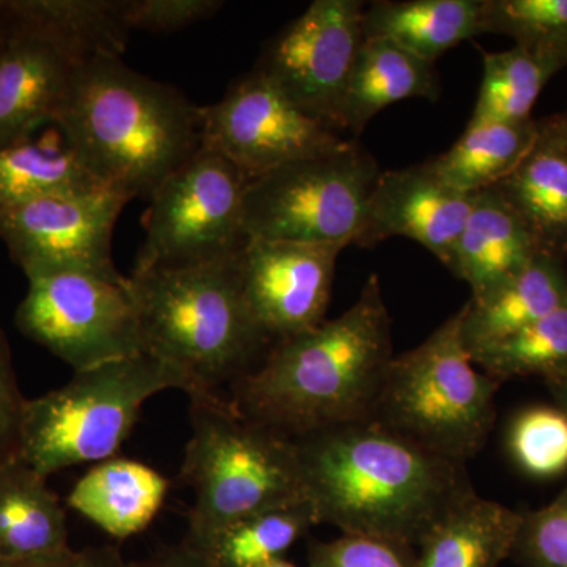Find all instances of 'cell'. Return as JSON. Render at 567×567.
<instances>
[{
    "mask_svg": "<svg viewBox=\"0 0 567 567\" xmlns=\"http://www.w3.org/2000/svg\"><path fill=\"white\" fill-rule=\"evenodd\" d=\"M495 188L520 216L537 248L563 259L567 254V128L561 115L537 121L533 147Z\"/></svg>",
    "mask_w": 567,
    "mask_h": 567,
    "instance_id": "ac0fdd59",
    "label": "cell"
},
{
    "mask_svg": "<svg viewBox=\"0 0 567 567\" xmlns=\"http://www.w3.org/2000/svg\"><path fill=\"white\" fill-rule=\"evenodd\" d=\"M546 385L551 398H554V404L559 406L567 415V377L546 380Z\"/></svg>",
    "mask_w": 567,
    "mask_h": 567,
    "instance_id": "ab89813d",
    "label": "cell"
},
{
    "mask_svg": "<svg viewBox=\"0 0 567 567\" xmlns=\"http://www.w3.org/2000/svg\"><path fill=\"white\" fill-rule=\"evenodd\" d=\"M537 121L468 123L456 144L429 159L436 174L465 194L495 188L516 171L536 140Z\"/></svg>",
    "mask_w": 567,
    "mask_h": 567,
    "instance_id": "484cf974",
    "label": "cell"
},
{
    "mask_svg": "<svg viewBox=\"0 0 567 567\" xmlns=\"http://www.w3.org/2000/svg\"><path fill=\"white\" fill-rule=\"evenodd\" d=\"M567 305V270L561 257L540 251L525 270L484 300H468L462 338L470 354L524 330Z\"/></svg>",
    "mask_w": 567,
    "mask_h": 567,
    "instance_id": "44dd1931",
    "label": "cell"
},
{
    "mask_svg": "<svg viewBox=\"0 0 567 567\" xmlns=\"http://www.w3.org/2000/svg\"><path fill=\"white\" fill-rule=\"evenodd\" d=\"M317 517L308 499L241 518L216 537L205 557L215 567H262L284 558Z\"/></svg>",
    "mask_w": 567,
    "mask_h": 567,
    "instance_id": "f1b7e54d",
    "label": "cell"
},
{
    "mask_svg": "<svg viewBox=\"0 0 567 567\" xmlns=\"http://www.w3.org/2000/svg\"><path fill=\"white\" fill-rule=\"evenodd\" d=\"M561 118H563V123H565L566 128H567V111L565 112V114H561Z\"/></svg>",
    "mask_w": 567,
    "mask_h": 567,
    "instance_id": "7bdbcfd3",
    "label": "cell"
},
{
    "mask_svg": "<svg viewBox=\"0 0 567 567\" xmlns=\"http://www.w3.org/2000/svg\"><path fill=\"white\" fill-rule=\"evenodd\" d=\"M364 7L361 0H316L267 44L256 65L298 110L333 130L364 41Z\"/></svg>",
    "mask_w": 567,
    "mask_h": 567,
    "instance_id": "7c38bea8",
    "label": "cell"
},
{
    "mask_svg": "<svg viewBox=\"0 0 567 567\" xmlns=\"http://www.w3.org/2000/svg\"><path fill=\"white\" fill-rule=\"evenodd\" d=\"M249 178L221 153L200 145L152 194L134 270L177 268L238 256L246 244Z\"/></svg>",
    "mask_w": 567,
    "mask_h": 567,
    "instance_id": "9c48e42d",
    "label": "cell"
},
{
    "mask_svg": "<svg viewBox=\"0 0 567 567\" xmlns=\"http://www.w3.org/2000/svg\"><path fill=\"white\" fill-rule=\"evenodd\" d=\"M309 567H417L415 547L395 540L342 535L309 547Z\"/></svg>",
    "mask_w": 567,
    "mask_h": 567,
    "instance_id": "836d02e7",
    "label": "cell"
},
{
    "mask_svg": "<svg viewBox=\"0 0 567 567\" xmlns=\"http://www.w3.org/2000/svg\"><path fill=\"white\" fill-rule=\"evenodd\" d=\"M473 197L475 194L447 185L429 162L382 171L354 245L371 248L388 238H410L447 268L472 210Z\"/></svg>",
    "mask_w": 567,
    "mask_h": 567,
    "instance_id": "9a60e30c",
    "label": "cell"
},
{
    "mask_svg": "<svg viewBox=\"0 0 567 567\" xmlns=\"http://www.w3.org/2000/svg\"><path fill=\"white\" fill-rule=\"evenodd\" d=\"M540 252L528 227L496 188L473 197L472 210L458 237L451 271L480 301L520 274Z\"/></svg>",
    "mask_w": 567,
    "mask_h": 567,
    "instance_id": "e0dca14e",
    "label": "cell"
},
{
    "mask_svg": "<svg viewBox=\"0 0 567 567\" xmlns=\"http://www.w3.org/2000/svg\"><path fill=\"white\" fill-rule=\"evenodd\" d=\"M506 451L518 472L536 481L567 475V415L555 404L529 405L507 425Z\"/></svg>",
    "mask_w": 567,
    "mask_h": 567,
    "instance_id": "4dcf8cb0",
    "label": "cell"
},
{
    "mask_svg": "<svg viewBox=\"0 0 567 567\" xmlns=\"http://www.w3.org/2000/svg\"><path fill=\"white\" fill-rule=\"evenodd\" d=\"M380 173L374 156L347 140L336 151L252 178L245 193L246 240L354 244Z\"/></svg>",
    "mask_w": 567,
    "mask_h": 567,
    "instance_id": "ba28073f",
    "label": "cell"
},
{
    "mask_svg": "<svg viewBox=\"0 0 567 567\" xmlns=\"http://www.w3.org/2000/svg\"><path fill=\"white\" fill-rule=\"evenodd\" d=\"M132 567H215L210 559L196 548L182 543L181 546L164 548L152 558L134 563Z\"/></svg>",
    "mask_w": 567,
    "mask_h": 567,
    "instance_id": "8d00e7d4",
    "label": "cell"
},
{
    "mask_svg": "<svg viewBox=\"0 0 567 567\" xmlns=\"http://www.w3.org/2000/svg\"><path fill=\"white\" fill-rule=\"evenodd\" d=\"M565 66L522 47L483 52V81L468 123L532 121L537 96Z\"/></svg>",
    "mask_w": 567,
    "mask_h": 567,
    "instance_id": "83f0119b",
    "label": "cell"
},
{
    "mask_svg": "<svg viewBox=\"0 0 567 567\" xmlns=\"http://www.w3.org/2000/svg\"><path fill=\"white\" fill-rule=\"evenodd\" d=\"M317 524L342 535L417 547L458 503L476 494L464 462L440 456L372 420L293 439Z\"/></svg>",
    "mask_w": 567,
    "mask_h": 567,
    "instance_id": "6da1fadb",
    "label": "cell"
},
{
    "mask_svg": "<svg viewBox=\"0 0 567 567\" xmlns=\"http://www.w3.org/2000/svg\"><path fill=\"white\" fill-rule=\"evenodd\" d=\"M52 125L103 188L128 200L151 199L203 145V107L111 55L80 62Z\"/></svg>",
    "mask_w": 567,
    "mask_h": 567,
    "instance_id": "3957f363",
    "label": "cell"
},
{
    "mask_svg": "<svg viewBox=\"0 0 567 567\" xmlns=\"http://www.w3.org/2000/svg\"><path fill=\"white\" fill-rule=\"evenodd\" d=\"M439 95L434 63L416 58L393 41L364 39L339 103L334 128L360 136L365 125L391 104L410 99L434 102Z\"/></svg>",
    "mask_w": 567,
    "mask_h": 567,
    "instance_id": "d6986e66",
    "label": "cell"
},
{
    "mask_svg": "<svg viewBox=\"0 0 567 567\" xmlns=\"http://www.w3.org/2000/svg\"><path fill=\"white\" fill-rule=\"evenodd\" d=\"M185 380L151 354L74 372L66 385L25 399L18 457L50 477L61 470L115 457L142 406Z\"/></svg>",
    "mask_w": 567,
    "mask_h": 567,
    "instance_id": "52a82bcc",
    "label": "cell"
},
{
    "mask_svg": "<svg viewBox=\"0 0 567 567\" xmlns=\"http://www.w3.org/2000/svg\"><path fill=\"white\" fill-rule=\"evenodd\" d=\"M483 32L567 66V0H484Z\"/></svg>",
    "mask_w": 567,
    "mask_h": 567,
    "instance_id": "1f68e13d",
    "label": "cell"
},
{
    "mask_svg": "<svg viewBox=\"0 0 567 567\" xmlns=\"http://www.w3.org/2000/svg\"><path fill=\"white\" fill-rule=\"evenodd\" d=\"M61 499L20 457L0 464V559L55 554L69 548Z\"/></svg>",
    "mask_w": 567,
    "mask_h": 567,
    "instance_id": "cb8c5ba5",
    "label": "cell"
},
{
    "mask_svg": "<svg viewBox=\"0 0 567 567\" xmlns=\"http://www.w3.org/2000/svg\"><path fill=\"white\" fill-rule=\"evenodd\" d=\"M24 404L25 398L18 386L10 344L0 328V464L18 457Z\"/></svg>",
    "mask_w": 567,
    "mask_h": 567,
    "instance_id": "d590c367",
    "label": "cell"
},
{
    "mask_svg": "<svg viewBox=\"0 0 567 567\" xmlns=\"http://www.w3.org/2000/svg\"><path fill=\"white\" fill-rule=\"evenodd\" d=\"M341 246L246 240L238 256L241 292L271 344L324 320Z\"/></svg>",
    "mask_w": 567,
    "mask_h": 567,
    "instance_id": "5bb4252c",
    "label": "cell"
},
{
    "mask_svg": "<svg viewBox=\"0 0 567 567\" xmlns=\"http://www.w3.org/2000/svg\"><path fill=\"white\" fill-rule=\"evenodd\" d=\"M0 51V148L32 140L69 91L80 59L41 25L3 9Z\"/></svg>",
    "mask_w": 567,
    "mask_h": 567,
    "instance_id": "2e32d148",
    "label": "cell"
},
{
    "mask_svg": "<svg viewBox=\"0 0 567 567\" xmlns=\"http://www.w3.org/2000/svg\"><path fill=\"white\" fill-rule=\"evenodd\" d=\"M473 363L496 382L539 375L567 377V305L517 333L472 354Z\"/></svg>",
    "mask_w": 567,
    "mask_h": 567,
    "instance_id": "f546056e",
    "label": "cell"
},
{
    "mask_svg": "<svg viewBox=\"0 0 567 567\" xmlns=\"http://www.w3.org/2000/svg\"><path fill=\"white\" fill-rule=\"evenodd\" d=\"M3 40H6V20H3V0H0V51H2Z\"/></svg>",
    "mask_w": 567,
    "mask_h": 567,
    "instance_id": "60d3db41",
    "label": "cell"
},
{
    "mask_svg": "<svg viewBox=\"0 0 567 567\" xmlns=\"http://www.w3.org/2000/svg\"><path fill=\"white\" fill-rule=\"evenodd\" d=\"M262 567H298V566L293 565V563L289 561V559L279 558V559H275V561L268 563V565H265Z\"/></svg>",
    "mask_w": 567,
    "mask_h": 567,
    "instance_id": "b9f144b4",
    "label": "cell"
},
{
    "mask_svg": "<svg viewBox=\"0 0 567 567\" xmlns=\"http://www.w3.org/2000/svg\"><path fill=\"white\" fill-rule=\"evenodd\" d=\"M462 319L464 308L391 360L368 420L466 464L494 427L499 383L473 363Z\"/></svg>",
    "mask_w": 567,
    "mask_h": 567,
    "instance_id": "8992f818",
    "label": "cell"
},
{
    "mask_svg": "<svg viewBox=\"0 0 567 567\" xmlns=\"http://www.w3.org/2000/svg\"><path fill=\"white\" fill-rule=\"evenodd\" d=\"M484 0H379L364 7V39L393 41L425 62L483 35Z\"/></svg>",
    "mask_w": 567,
    "mask_h": 567,
    "instance_id": "7402d4cb",
    "label": "cell"
},
{
    "mask_svg": "<svg viewBox=\"0 0 567 567\" xmlns=\"http://www.w3.org/2000/svg\"><path fill=\"white\" fill-rule=\"evenodd\" d=\"M128 203L103 188L3 208L0 238L28 279L62 271L123 279L112 259V234Z\"/></svg>",
    "mask_w": 567,
    "mask_h": 567,
    "instance_id": "4fadbf2b",
    "label": "cell"
},
{
    "mask_svg": "<svg viewBox=\"0 0 567 567\" xmlns=\"http://www.w3.org/2000/svg\"><path fill=\"white\" fill-rule=\"evenodd\" d=\"M522 513L470 495L417 546V567H498L511 558Z\"/></svg>",
    "mask_w": 567,
    "mask_h": 567,
    "instance_id": "603a6c76",
    "label": "cell"
},
{
    "mask_svg": "<svg viewBox=\"0 0 567 567\" xmlns=\"http://www.w3.org/2000/svg\"><path fill=\"white\" fill-rule=\"evenodd\" d=\"M238 256L128 278L144 352L182 375L188 398L233 388L271 344L246 306Z\"/></svg>",
    "mask_w": 567,
    "mask_h": 567,
    "instance_id": "277c9868",
    "label": "cell"
},
{
    "mask_svg": "<svg viewBox=\"0 0 567 567\" xmlns=\"http://www.w3.org/2000/svg\"><path fill=\"white\" fill-rule=\"evenodd\" d=\"M189 416L182 480L193 487L194 505L183 543L205 555L241 518L306 499L293 439L219 394L192 395Z\"/></svg>",
    "mask_w": 567,
    "mask_h": 567,
    "instance_id": "5b68a950",
    "label": "cell"
},
{
    "mask_svg": "<svg viewBox=\"0 0 567 567\" xmlns=\"http://www.w3.org/2000/svg\"><path fill=\"white\" fill-rule=\"evenodd\" d=\"M347 140L305 114L254 69L219 102L203 107V145L221 153L249 178L342 147Z\"/></svg>",
    "mask_w": 567,
    "mask_h": 567,
    "instance_id": "8fae6325",
    "label": "cell"
},
{
    "mask_svg": "<svg viewBox=\"0 0 567 567\" xmlns=\"http://www.w3.org/2000/svg\"><path fill=\"white\" fill-rule=\"evenodd\" d=\"M3 9L47 29L81 62L122 58L132 32L126 0H3Z\"/></svg>",
    "mask_w": 567,
    "mask_h": 567,
    "instance_id": "4316f807",
    "label": "cell"
},
{
    "mask_svg": "<svg viewBox=\"0 0 567 567\" xmlns=\"http://www.w3.org/2000/svg\"><path fill=\"white\" fill-rule=\"evenodd\" d=\"M393 358L390 312L371 275L344 315L275 342L230 388V402L289 439L368 420Z\"/></svg>",
    "mask_w": 567,
    "mask_h": 567,
    "instance_id": "7a4b0ae2",
    "label": "cell"
},
{
    "mask_svg": "<svg viewBox=\"0 0 567 567\" xmlns=\"http://www.w3.org/2000/svg\"><path fill=\"white\" fill-rule=\"evenodd\" d=\"M511 558L520 567H567V486L548 505L522 513Z\"/></svg>",
    "mask_w": 567,
    "mask_h": 567,
    "instance_id": "d6a6232c",
    "label": "cell"
},
{
    "mask_svg": "<svg viewBox=\"0 0 567 567\" xmlns=\"http://www.w3.org/2000/svg\"><path fill=\"white\" fill-rule=\"evenodd\" d=\"M221 0H126L130 29L175 32L207 20L221 10Z\"/></svg>",
    "mask_w": 567,
    "mask_h": 567,
    "instance_id": "e575fe53",
    "label": "cell"
},
{
    "mask_svg": "<svg viewBox=\"0 0 567 567\" xmlns=\"http://www.w3.org/2000/svg\"><path fill=\"white\" fill-rule=\"evenodd\" d=\"M80 550L69 547L55 554L20 559H0V567H78Z\"/></svg>",
    "mask_w": 567,
    "mask_h": 567,
    "instance_id": "74e56055",
    "label": "cell"
},
{
    "mask_svg": "<svg viewBox=\"0 0 567 567\" xmlns=\"http://www.w3.org/2000/svg\"><path fill=\"white\" fill-rule=\"evenodd\" d=\"M14 322L74 372L145 353L128 278L80 271L35 276Z\"/></svg>",
    "mask_w": 567,
    "mask_h": 567,
    "instance_id": "30bf717a",
    "label": "cell"
},
{
    "mask_svg": "<svg viewBox=\"0 0 567 567\" xmlns=\"http://www.w3.org/2000/svg\"><path fill=\"white\" fill-rule=\"evenodd\" d=\"M169 481L151 465L125 457L95 464L74 484L66 505L115 539L144 532L158 516Z\"/></svg>",
    "mask_w": 567,
    "mask_h": 567,
    "instance_id": "ffe728a7",
    "label": "cell"
},
{
    "mask_svg": "<svg viewBox=\"0 0 567 567\" xmlns=\"http://www.w3.org/2000/svg\"><path fill=\"white\" fill-rule=\"evenodd\" d=\"M78 567H132L115 547H89L80 550Z\"/></svg>",
    "mask_w": 567,
    "mask_h": 567,
    "instance_id": "f35d334b",
    "label": "cell"
},
{
    "mask_svg": "<svg viewBox=\"0 0 567 567\" xmlns=\"http://www.w3.org/2000/svg\"><path fill=\"white\" fill-rule=\"evenodd\" d=\"M103 189L63 141L58 128L0 148V210L47 199Z\"/></svg>",
    "mask_w": 567,
    "mask_h": 567,
    "instance_id": "d4e9b609",
    "label": "cell"
}]
</instances>
